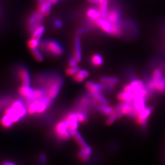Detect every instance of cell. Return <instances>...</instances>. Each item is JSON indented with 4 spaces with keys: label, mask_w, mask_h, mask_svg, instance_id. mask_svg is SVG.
<instances>
[{
    "label": "cell",
    "mask_w": 165,
    "mask_h": 165,
    "mask_svg": "<svg viewBox=\"0 0 165 165\" xmlns=\"http://www.w3.org/2000/svg\"><path fill=\"white\" fill-rule=\"evenodd\" d=\"M117 97L120 101H126L128 100H134L136 98V95L133 92H126L122 91L117 94Z\"/></svg>",
    "instance_id": "obj_21"
},
{
    "label": "cell",
    "mask_w": 165,
    "mask_h": 165,
    "mask_svg": "<svg viewBox=\"0 0 165 165\" xmlns=\"http://www.w3.org/2000/svg\"><path fill=\"white\" fill-rule=\"evenodd\" d=\"M164 72L163 69L159 66L154 67L151 74L152 80L157 84V83L163 78Z\"/></svg>",
    "instance_id": "obj_15"
},
{
    "label": "cell",
    "mask_w": 165,
    "mask_h": 165,
    "mask_svg": "<svg viewBox=\"0 0 165 165\" xmlns=\"http://www.w3.org/2000/svg\"><path fill=\"white\" fill-rule=\"evenodd\" d=\"M123 91L126 92H133V90L131 85L128 83L126 85H125L123 88Z\"/></svg>",
    "instance_id": "obj_35"
},
{
    "label": "cell",
    "mask_w": 165,
    "mask_h": 165,
    "mask_svg": "<svg viewBox=\"0 0 165 165\" xmlns=\"http://www.w3.org/2000/svg\"><path fill=\"white\" fill-rule=\"evenodd\" d=\"M48 1H50L53 5H55V4H56L59 2V0H48Z\"/></svg>",
    "instance_id": "obj_39"
},
{
    "label": "cell",
    "mask_w": 165,
    "mask_h": 165,
    "mask_svg": "<svg viewBox=\"0 0 165 165\" xmlns=\"http://www.w3.org/2000/svg\"><path fill=\"white\" fill-rule=\"evenodd\" d=\"M53 25L56 28L60 29L63 27V23L59 19H55L53 21Z\"/></svg>",
    "instance_id": "obj_32"
},
{
    "label": "cell",
    "mask_w": 165,
    "mask_h": 165,
    "mask_svg": "<svg viewBox=\"0 0 165 165\" xmlns=\"http://www.w3.org/2000/svg\"><path fill=\"white\" fill-rule=\"evenodd\" d=\"M86 16L89 22L94 25L95 22L102 17V13L99 8H90L86 11Z\"/></svg>",
    "instance_id": "obj_11"
},
{
    "label": "cell",
    "mask_w": 165,
    "mask_h": 165,
    "mask_svg": "<svg viewBox=\"0 0 165 165\" xmlns=\"http://www.w3.org/2000/svg\"><path fill=\"white\" fill-rule=\"evenodd\" d=\"M91 64L94 67H100L103 64L104 60L102 56L98 53L93 54L90 59Z\"/></svg>",
    "instance_id": "obj_20"
},
{
    "label": "cell",
    "mask_w": 165,
    "mask_h": 165,
    "mask_svg": "<svg viewBox=\"0 0 165 165\" xmlns=\"http://www.w3.org/2000/svg\"><path fill=\"white\" fill-rule=\"evenodd\" d=\"M65 120L68 124L69 130L78 129L80 122L77 120L74 112H70L68 113L65 117Z\"/></svg>",
    "instance_id": "obj_13"
},
{
    "label": "cell",
    "mask_w": 165,
    "mask_h": 165,
    "mask_svg": "<svg viewBox=\"0 0 165 165\" xmlns=\"http://www.w3.org/2000/svg\"><path fill=\"white\" fill-rule=\"evenodd\" d=\"M74 56L76 58L78 63L82 59V47L81 39L79 36H76L74 38Z\"/></svg>",
    "instance_id": "obj_12"
},
{
    "label": "cell",
    "mask_w": 165,
    "mask_h": 165,
    "mask_svg": "<svg viewBox=\"0 0 165 165\" xmlns=\"http://www.w3.org/2000/svg\"><path fill=\"white\" fill-rule=\"evenodd\" d=\"M17 73L22 85L30 86L31 75L28 70L25 67H20L18 69Z\"/></svg>",
    "instance_id": "obj_10"
},
{
    "label": "cell",
    "mask_w": 165,
    "mask_h": 165,
    "mask_svg": "<svg viewBox=\"0 0 165 165\" xmlns=\"http://www.w3.org/2000/svg\"><path fill=\"white\" fill-rule=\"evenodd\" d=\"M87 2L91 4L99 5L102 2V0H87Z\"/></svg>",
    "instance_id": "obj_37"
},
{
    "label": "cell",
    "mask_w": 165,
    "mask_h": 165,
    "mask_svg": "<svg viewBox=\"0 0 165 165\" xmlns=\"http://www.w3.org/2000/svg\"><path fill=\"white\" fill-rule=\"evenodd\" d=\"M88 28L87 27H83V28H81L80 29H78L77 31V34L78 36H80V35H83L84 34V33H86L88 31Z\"/></svg>",
    "instance_id": "obj_34"
},
{
    "label": "cell",
    "mask_w": 165,
    "mask_h": 165,
    "mask_svg": "<svg viewBox=\"0 0 165 165\" xmlns=\"http://www.w3.org/2000/svg\"><path fill=\"white\" fill-rule=\"evenodd\" d=\"M124 101H120L119 103H118L116 106L114 108V111H116V113L119 112V111H120L122 109V108H123L124 105Z\"/></svg>",
    "instance_id": "obj_33"
},
{
    "label": "cell",
    "mask_w": 165,
    "mask_h": 165,
    "mask_svg": "<svg viewBox=\"0 0 165 165\" xmlns=\"http://www.w3.org/2000/svg\"><path fill=\"white\" fill-rule=\"evenodd\" d=\"M74 112L77 117V120H78V122L80 123L84 124L88 121V120H89V115L88 114H86L83 112L78 111H75Z\"/></svg>",
    "instance_id": "obj_24"
},
{
    "label": "cell",
    "mask_w": 165,
    "mask_h": 165,
    "mask_svg": "<svg viewBox=\"0 0 165 165\" xmlns=\"http://www.w3.org/2000/svg\"><path fill=\"white\" fill-rule=\"evenodd\" d=\"M52 3L47 0L44 3L38 5V11L42 14L44 16H48L50 14Z\"/></svg>",
    "instance_id": "obj_17"
},
{
    "label": "cell",
    "mask_w": 165,
    "mask_h": 165,
    "mask_svg": "<svg viewBox=\"0 0 165 165\" xmlns=\"http://www.w3.org/2000/svg\"><path fill=\"white\" fill-rule=\"evenodd\" d=\"M47 0H38V5H42L43 3H44L45 2H46Z\"/></svg>",
    "instance_id": "obj_40"
},
{
    "label": "cell",
    "mask_w": 165,
    "mask_h": 165,
    "mask_svg": "<svg viewBox=\"0 0 165 165\" xmlns=\"http://www.w3.org/2000/svg\"><path fill=\"white\" fill-rule=\"evenodd\" d=\"M55 134L58 138L63 141L70 139L71 135L67 121L64 119L59 121L55 126Z\"/></svg>",
    "instance_id": "obj_4"
},
{
    "label": "cell",
    "mask_w": 165,
    "mask_h": 165,
    "mask_svg": "<svg viewBox=\"0 0 165 165\" xmlns=\"http://www.w3.org/2000/svg\"><path fill=\"white\" fill-rule=\"evenodd\" d=\"M85 88L88 93L95 92H106V84L97 83L94 81H88L85 84Z\"/></svg>",
    "instance_id": "obj_9"
},
{
    "label": "cell",
    "mask_w": 165,
    "mask_h": 165,
    "mask_svg": "<svg viewBox=\"0 0 165 165\" xmlns=\"http://www.w3.org/2000/svg\"><path fill=\"white\" fill-rule=\"evenodd\" d=\"M34 95L36 99H39L46 95L45 90L44 88H38L34 90Z\"/></svg>",
    "instance_id": "obj_29"
},
{
    "label": "cell",
    "mask_w": 165,
    "mask_h": 165,
    "mask_svg": "<svg viewBox=\"0 0 165 165\" xmlns=\"http://www.w3.org/2000/svg\"><path fill=\"white\" fill-rule=\"evenodd\" d=\"M122 14L120 9L117 7H112L109 9V12L106 19L112 23H118L121 22L122 19Z\"/></svg>",
    "instance_id": "obj_7"
},
{
    "label": "cell",
    "mask_w": 165,
    "mask_h": 165,
    "mask_svg": "<svg viewBox=\"0 0 165 165\" xmlns=\"http://www.w3.org/2000/svg\"><path fill=\"white\" fill-rule=\"evenodd\" d=\"M119 80V78L114 77H102L100 78V82L105 84L114 83L117 84Z\"/></svg>",
    "instance_id": "obj_26"
},
{
    "label": "cell",
    "mask_w": 165,
    "mask_h": 165,
    "mask_svg": "<svg viewBox=\"0 0 165 165\" xmlns=\"http://www.w3.org/2000/svg\"><path fill=\"white\" fill-rule=\"evenodd\" d=\"M40 40L32 38L31 39H30L28 42V46L30 48V50L35 49L38 48V47L40 45Z\"/></svg>",
    "instance_id": "obj_27"
},
{
    "label": "cell",
    "mask_w": 165,
    "mask_h": 165,
    "mask_svg": "<svg viewBox=\"0 0 165 165\" xmlns=\"http://www.w3.org/2000/svg\"><path fill=\"white\" fill-rule=\"evenodd\" d=\"M2 165H16L15 163H13V162H10V161H4Z\"/></svg>",
    "instance_id": "obj_38"
},
{
    "label": "cell",
    "mask_w": 165,
    "mask_h": 165,
    "mask_svg": "<svg viewBox=\"0 0 165 165\" xmlns=\"http://www.w3.org/2000/svg\"><path fill=\"white\" fill-rule=\"evenodd\" d=\"M78 61L76 59V58L73 56L69 61V67H77L78 64Z\"/></svg>",
    "instance_id": "obj_31"
},
{
    "label": "cell",
    "mask_w": 165,
    "mask_h": 165,
    "mask_svg": "<svg viewBox=\"0 0 165 165\" xmlns=\"http://www.w3.org/2000/svg\"><path fill=\"white\" fill-rule=\"evenodd\" d=\"M116 119H117V113L114 111L108 117L106 120V124L107 125H111L115 122Z\"/></svg>",
    "instance_id": "obj_30"
},
{
    "label": "cell",
    "mask_w": 165,
    "mask_h": 165,
    "mask_svg": "<svg viewBox=\"0 0 165 165\" xmlns=\"http://www.w3.org/2000/svg\"><path fill=\"white\" fill-rule=\"evenodd\" d=\"M19 94L25 99V103L28 106L33 100L36 99L34 90L30 86L22 85L19 89Z\"/></svg>",
    "instance_id": "obj_6"
},
{
    "label": "cell",
    "mask_w": 165,
    "mask_h": 165,
    "mask_svg": "<svg viewBox=\"0 0 165 165\" xmlns=\"http://www.w3.org/2000/svg\"><path fill=\"white\" fill-rule=\"evenodd\" d=\"M89 94L97 102L105 105H109V102L105 97L102 92H95Z\"/></svg>",
    "instance_id": "obj_16"
},
{
    "label": "cell",
    "mask_w": 165,
    "mask_h": 165,
    "mask_svg": "<svg viewBox=\"0 0 165 165\" xmlns=\"http://www.w3.org/2000/svg\"><path fill=\"white\" fill-rule=\"evenodd\" d=\"M94 108L108 117L110 116L113 112H114V108L113 107L110 106L109 105H102L98 102L95 104Z\"/></svg>",
    "instance_id": "obj_14"
},
{
    "label": "cell",
    "mask_w": 165,
    "mask_h": 165,
    "mask_svg": "<svg viewBox=\"0 0 165 165\" xmlns=\"http://www.w3.org/2000/svg\"><path fill=\"white\" fill-rule=\"evenodd\" d=\"M1 125L5 128H11L14 124L13 119L8 115L4 114L1 119Z\"/></svg>",
    "instance_id": "obj_22"
},
{
    "label": "cell",
    "mask_w": 165,
    "mask_h": 165,
    "mask_svg": "<svg viewBox=\"0 0 165 165\" xmlns=\"http://www.w3.org/2000/svg\"><path fill=\"white\" fill-rule=\"evenodd\" d=\"M45 30V28L44 26L41 25L31 33V37L40 40L42 35L44 34Z\"/></svg>",
    "instance_id": "obj_23"
},
{
    "label": "cell",
    "mask_w": 165,
    "mask_h": 165,
    "mask_svg": "<svg viewBox=\"0 0 165 165\" xmlns=\"http://www.w3.org/2000/svg\"><path fill=\"white\" fill-rule=\"evenodd\" d=\"M154 108L153 106H150L148 108H145L142 111H141L138 116L136 121V123L144 129L147 127L148 124V119L153 113Z\"/></svg>",
    "instance_id": "obj_5"
},
{
    "label": "cell",
    "mask_w": 165,
    "mask_h": 165,
    "mask_svg": "<svg viewBox=\"0 0 165 165\" xmlns=\"http://www.w3.org/2000/svg\"><path fill=\"white\" fill-rule=\"evenodd\" d=\"M52 100H53L48 97L47 95L39 99L33 100L27 106L28 113L30 115L42 114L49 108Z\"/></svg>",
    "instance_id": "obj_1"
},
{
    "label": "cell",
    "mask_w": 165,
    "mask_h": 165,
    "mask_svg": "<svg viewBox=\"0 0 165 165\" xmlns=\"http://www.w3.org/2000/svg\"><path fill=\"white\" fill-rule=\"evenodd\" d=\"M89 76V72L84 69H80V70L73 76L74 80L78 83H81L86 78H87Z\"/></svg>",
    "instance_id": "obj_19"
},
{
    "label": "cell",
    "mask_w": 165,
    "mask_h": 165,
    "mask_svg": "<svg viewBox=\"0 0 165 165\" xmlns=\"http://www.w3.org/2000/svg\"><path fill=\"white\" fill-rule=\"evenodd\" d=\"M94 25L100 28L105 34L109 36H111L112 23L106 18H100L95 22Z\"/></svg>",
    "instance_id": "obj_8"
},
{
    "label": "cell",
    "mask_w": 165,
    "mask_h": 165,
    "mask_svg": "<svg viewBox=\"0 0 165 165\" xmlns=\"http://www.w3.org/2000/svg\"><path fill=\"white\" fill-rule=\"evenodd\" d=\"M31 54L34 58L38 62H42L44 60V56L42 52L37 48L35 49L31 50Z\"/></svg>",
    "instance_id": "obj_25"
},
{
    "label": "cell",
    "mask_w": 165,
    "mask_h": 165,
    "mask_svg": "<svg viewBox=\"0 0 165 165\" xmlns=\"http://www.w3.org/2000/svg\"><path fill=\"white\" fill-rule=\"evenodd\" d=\"M63 79L60 76H51L48 77L45 83L46 95L51 99H55L59 94L63 84Z\"/></svg>",
    "instance_id": "obj_2"
},
{
    "label": "cell",
    "mask_w": 165,
    "mask_h": 165,
    "mask_svg": "<svg viewBox=\"0 0 165 165\" xmlns=\"http://www.w3.org/2000/svg\"><path fill=\"white\" fill-rule=\"evenodd\" d=\"M44 17L45 16L42 14L39 13L38 11L37 12H34L33 14H31V16L29 17L27 21L28 24L30 26L36 22H42Z\"/></svg>",
    "instance_id": "obj_18"
},
{
    "label": "cell",
    "mask_w": 165,
    "mask_h": 165,
    "mask_svg": "<svg viewBox=\"0 0 165 165\" xmlns=\"http://www.w3.org/2000/svg\"><path fill=\"white\" fill-rule=\"evenodd\" d=\"M40 161L42 165H45L46 163V156L44 154H42L40 156Z\"/></svg>",
    "instance_id": "obj_36"
},
{
    "label": "cell",
    "mask_w": 165,
    "mask_h": 165,
    "mask_svg": "<svg viewBox=\"0 0 165 165\" xmlns=\"http://www.w3.org/2000/svg\"><path fill=\"white\" fill-rule=\"evenodd\" d=\"M80 67L78 66L77 67H68L66 70V74L68 76H74L75 74H76L79 70Z\"/></svg>",
    "instance_id": "obj_28"
},
{
    "label": "cell",
    "mask_w": 165,
    "mask_h": 165,
    "mask_svg": "<svg viewBox=\"0 0 165 165\" xmlns=\"http://www.w3.org/2000/svg\"><path fill=\"white\" fill-rule=\"evenodd\" d=\"M40 47L55 56H59L64 53V49L62 45L56 41L48 40L40 43Z\"/></svg>",
    "instance_id": "obj_3"
}]
</instances>
